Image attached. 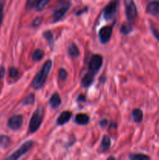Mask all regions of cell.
Masks as SVG:
<instances>
[{"label": "cell", "instance_id": "d6a6232c", "mask_svg": "<svg viewBox=\"0 0 159 160\" xmlns=\"http://www.w3.org/2000/svg\"><path fill=\"white\" fill-rule=\"evenodd\" d=\"M85 100H86V98L84 95H80L79 98H78V101H80V102H84Z\"/></svg>", "mask_w": 159, "mask_h": 160}, {"label": "cell", "instance_id": "277c9868", "mask_svg": "<svg viewBox=\"0 0 159 160\" xmlns=\"http://www.w3.org/2000/svg\"><path fill=\"white\" fill-rule=\"evenodd\" d=\"M118 6V0H112L103 10V16L104 20L108 21L112 20L115 17L117 12V9Z\"/></svg>", "mask_w": 159, "mask_h": 160}, {"label": "cell", "instance_id": "1f68e13d", "mask_svg": "<svg viewBox=\"0 0 159 160\" xmlns=\"http://www.w3.org/2000/svg\"><path fill=\"white\" fill-rule=\"evenodd\" d=\"M107 123H108L107 120H104H104H102L101 122H100V125H101V127L104 128V127H105L106 125H107Z\"/></svg>", "mask_w": 159, "mask_h": 160}, {"label": "cell", "instance_id": "d4e9b609", "mask_svg": "<svg viewBox=\"0 0 159 160\" xmlns=\"http://www.w3.org/2000/svg\"><path fill=\"white\" fill-rule=\"evenodd\" d=\"M58 76H59V81H64L67 78V72L65 71V70H64V69H60L59 71Z\"/></svg>", "mask_w": 159, "mask_h": 160}, {"label": "cell", "instance_id": "e575fe53", "mask_svg": "<svg viewBox=\"0 0 159 160\" xmlns=\"http://www.w3.org/2000/svg\"><path fill=\"white\" fill-rule=\"evenodd\" d=\"M107 160H115V159L113 157V156H110V157L108 158Z\"/></svg>", "mask_w": 159, "mask_h": 160}, {"label": "cell", "instance_id": "5b68a950", "mask_svg": "<svg viewBox=\"0 0 159 160\" xmlns=\"http://www.w3.org/2000/svg\"><path fill=\"white\" fill-rule=\"evenodd\" d=\"M103 63L102 56L100 55H94L90 59V62L88 66V73H91L93 75H96V73L101 69Z\"/></svg>", "mask_w": 159, "mask_h": 160}, {"label": "cell", "instance_id": "7c38bea8", "mask_svg": "<svg viewBox=\"0 0 159 160\" xmlns=\"http://www.w3.org/2000/svg\"><path fill=\"white\" fill-rule=\"evenodd\" d=\"M61 102H62V101H61L60 96H59V95L57 92L53 94L52 96L51 97V98H50L49 100L50 106H51V108H53V109H56V108L59 107V106H60Z\"/></svg>", "mask_w": 159, "mask_h": 160}, {"label": "cell", "instance_id": "603a6c76", "mask_svg": "<svg viewBox=\"0 0 159 160\" xmlns=\"http://www.w3.org/2000/svg\"><path fill=\"white\" fill-rule=\"evenodd\" d=\"M34 102H35V97H34V94H30L27 96L25 97L23 100V104L25 106H27V105H32L34 104Z\"/></svg>", "mask_w": 159, "mask_h": 160}, {"label": "cell", "instance_id": "4fadbf2b", "mask_svg": "<svg viewBox=\"0 0 159 160\" xmlns=\"http://www.w3.org/2000/svg\"><path fill=\"white\" fill-rule=\"evenodd\" d=\"M90 121V118L87 114L80 113L77 114L75 117V122L80 125H86Z\"/></svg>", "mask_w": 159, "mask_h": 160}, {"label": "cell", "instance_id": "9c48e42d", "mask_svg": "<svg viewBox=\"0 0 159 160\" xmlns=\"http://www.w3.org/2000/svg\"><path fill=\"white\" fill-rule=\"evenodd\" d=\"M8 127L12 131H17L21 128L23 124V117L21 115H14L8 120Z\"/></svg>", "mask_w": 159, "mask_h": 160}, {"label": "cell", "instance_id": "7402d4cb", "mask_svg": "<svg viewBox=\"0 0 159 160\" xmlns=\"http://www.w3.org/2000/svg\"><path fill=\"white\" fill-rule=\"evenodd\" d=\"M50 1H51V0H37L35 6L37 11L40 12V11L43 10V9H45V6H47V4H48Z\"/></svg>", "mask_w": 159, "mask_h": 160}, {"label": "cell", "instance_id": "ffe728a7", "mask_svg": "<svg viewBox=\"0 0 159 160\" xmlns=\"http://www.w3.org/2000/svg\"><path fill=\"white\" fill-rule=\"evenodd\" d=\"M132 30V28L130 23H124L123 25H122L121 28H120V32H121L122 34H125V35H127V34H129V33H131Z\"/></svg>", "mask_w": 159, "mask_h": 160}, {"label": "cell", "instance_id": "7a4b0ae2", "mask_svg": "<svg viewBox=\"0 0 159 160\" xmlns=\"http://www.w3.org/2000/svg\"><path fill=\"white\" fill-rule=\"evenodd\" d=\"M44 119V108L39 106L34 111L29 123V132L31 134L36 132L41 125Z\"/></svg>", "mask_w": 159, "mask_h": 160}, {"label": "cell", "instance_id": "5bb4252c", "mask_svg": "<svg viewBox=\"0 0 159 160\" xmlns=\"http://www.w3.org/2000/svg\"><path fill=\"white\" fill-rule=\"evenodd\" d=\"M94 79V75L87 72V73H86L82 80V85L85 88L89 87L93 83Z\"/></svg>", "mask_w": 159, "mask_h": 160}, {"label": "cell", "instance_id": "e0dca14e", "mask_svg": "<svg viewBox=\"0 0 159 160\" xmlns=\"http://www.w3.org/2000/svg\"><path fill=\"white\" fill-rule=\"evenodd\" d=\"M68 53L73 57H77L80 55L79 49L74 43L70 44V46L68 47Z\"/></svg>", "mask_w": 159, "mask_h": 160}, {"label": "cell", "instance_id": "44dd1931", "mask_svg": "<svg viewBox=\"0 0 159 160\" xmlns=\"http://www.w3.org/2000/svg\"><path fill=\"white\" fill-rule=\"evenodd\" d=\"M43 57H44V52H43V50L40 49V48H38V49H36L32 54L33 60L36 61V62H38V61H40Z\"/></svg>", "mask_w": 159, "mask_h": 160}, {"label": "cell", "instance_id": "f546056e", "mask_svg": "<svg viewBox=\"0 0 159 160\" xmlns=\"http://www.w3.org/2000/svg\"><path fill=\"white\" fill-rule=\"evenodd\" d=\"M41 20H42L41 17H37V18H36L35 20H34V22H33V24H32L33 27H37V26H38V25L41 23Z\"/></svg>", "mask_w": 159, "mask_h": 160}, {"label": "cell", "instance_id": "30bf717a", "mask_svg": "<svg viewBox=\"0 0 159 160\" xmlns=\"http://www.w3.org/2000/svg\"><path fill=\"white\" fill-rule=\"evenodd\" d=\"M147 12L154 17H159V1H151L147 6Z\"/></svg>", "mask_w": 159, "mask_h": 160}, {"label": "cell", "instance_id": "8d00e7d4", "mask_svg": "<svg viewBox=\"0 0 159 160\" xmlns=\"http://www.w3.org/2000/svg\"><path fill=\"white\" fill-rule=\"evenodd\" d=\"M37 160H39V159H37Z\"/></svg>", "mask_w": 159, "mask_h": 160}, {"label": "cell", "instance_id": "8fae6325", "mask_svg": "<svg viewBox=\"0 0 159 160\" xmlns=\"http://www.w3.org/2000/svg\"><path fill=\"white\" fill-rule=\"evenodd\" d=\"M72 117V112L70 111H63L62 113L59 115V118L57 119L58 125H64L67 122L70 121Z\"/></svg>", "mask_w": 159, "mask_h": 160}, {"label": "cell", "instance_id": "9a60e30c", "mask_svg": "<svg viewBox=\"0 0 159 160\" xmlns=\"http://www.w3.org/2000/svg\"><path fill=\"white\" fill-rule=\"evenodd\" d=\"M129 160H150V157L140 153H132L129 155Z\"/></svg>", "mask_w": 159, "mask_h": 160}, {"label": "cell", "instance_id": "83f0119b", "mask_svg": "<svg viewBox=\"0 0 159 160\" xmlns=\"http://www.w3.org/2000/svg\"><path fill=\"white\" fill-rule=\"evenodd\" d=\"M151 32H152L153 35L155 37V38L157 39V41L159 42V31L156 28L155 26H154L153 24H151Z\"/></svg>", "mask_w": 159, "mask_h": 160}, {"label": "cell", "instance_id": "ac0fdd59", "mask_svg": "<svg viewBox=\"0 0 159 160\" xmlns=\"http://www.w3.org/2000/svg\"><path fill=\"white\" fill-rule=\"evenodd\" d=\"M10 138L8 136L2 135L0 138V147L2 148H7L10 145Z\"/></svg>", "mask_w": 159, "mask_h": 160}, {"label": "cell", "instance_id": "d6986e66", "mask_svg": "<svg viewBox=\"0 0 159 160\" xmlns=\"http://www.w3.org/2000/svg\"><path fill=\"white\" fill-rule=\"evenodd\" d=\"M111 145V140L108 136H104L103 138L102 141H101V148L103 151H107L108 150V148H110Z\"/></svg>", "mask_w": 159, "mask_h": 160}, {"label": "cell", "instance_id": "836d02e7", "mask_svg": "<svg viewBox=\"0 0 159 160\" xmlns=\"http://www.w3.org/2000/svg\"><path fill=\"white\" fill-rule=\"evenodd\" d=\"M87 8H84V9H82V10H79V12H76V15H80V14L82 13V12H86V11H87Z\"/></svg>", "mask_w": 159, "mask_h": 160}, {"label": "cell", "instance_id": "484cf974", "mask_svg": "<svg viewBox=\"0 0 159 160\" xmlns=\"http://www.w3.org/2000/svg\"><path fill=\"white\" fill-rule=\"evenodd\" d=\"M19 71L17 68L15 67H12V68L9 69V75L11 78H16L18 76Z\"/></svg>", "mask_w": 159, "mask_h": 160}, {"label": "cell", "instance_id": "f1b7e54d", "mask_svg": "<svg viewBox=\"0 0 159 160\" xmlns=\"http://www.w3.org/2000/svg\"><path fill=\"white\" fill-rule=\"evenodd\" d=\"M37 0H26V7L27 9H32L34 6H36V3H37Z\"/></svg>", "mask_w": 159, "mask_h": 160}, {"label": "cell", "instance_id": "cb8c5ba5", "mask_svg": "<svg viewBox=\"0 0 159 160\" xmlns=\"http://www.w3.org/2000/svg\"><path fill=\"white\" fill-rule=\"evenodd\" d=\"M43 36L44 38L47 40L48 43L51 46V45H53V43H54V38H53V35L52 34H51V31H45V32H44Z\"/></svg>", "mask_w": 159, "mask_h": 160}, {"label": "cell", "instance_id": "3957f363", "mask_svg": "<svg viewBox=\"0 0 159 160\" xmlns=\"http://www.w3.org/2000/svg\"><path fill=\"white\" fill-rule=\"evenodd\" d=\"M33 145H34L33 141H27L25 143H23L18 149L16 150L14 152H12V154L9 155L6 158H5L3 160H18L21 156L26 154L32 148Z\"/></svg>", "mask_w": 159, "mask_h": 160}, {"label": "cell", "instance_id": "2e32d148", "mask_svg": "<svg viewBox=\"0 0 159 160\" xmlns=\"http://www.w3.org/2000/svg\"><path fill=\"white\" fill-rule=\"evenodd\" d=\"M132 116L134 122H136V123H140L143 120V112L139 109H134Z\"/></svg>", "mask_w": 159, "mask_h": 160}, {"label": "cell", "instance_id": "52a82bcc", "mask_svg": "<svg viewBox=\"0 0 159 160\" xmlns=\"http://www.w3.org/2000/svg\"><path fill=\"white\" fill-rule=\"evenodd\" d=\"M125 7H126V14L128 20H132L137 16V8L133 0H125Z\"/></svg>", "mask_w": 159, "mask_h": 160}, {"label": "cell", "instance_id": "d590c367", "mask_svg": "<svg viewBox=\"0 0 159 160\" xmlns=\"http://www.w3.org/2000/svg\"><path fill=\"white\" fill-rule=\"evenodd\" d=\"M65 0H59V2H64Z\"/></svg>", "mask_w": 159, "mask_h": 160}, {"label": "cell", "instance_id": "8992f818", "mask_svg": "<svg viewBox=\"0 0 159 160\" xmlns=\"http://www.w3.org/2000/svg\"><path fill=\"white\" fill-rule=\"evenodd\" d=\"M71 2H64L59 6H58L53 12V20L54 22L59 21L63 18L64 16L65 15L69 9L71 7Z\"/></svg>", "mask_w": 159, "mask_h": 160}, {"label": "cell", "instance_id": "4dcf8cb0", "mask_svg": "<svg viewBox=\"0 0 159 160\" xmlns=\"http://www.w3.org/2000/svg\"><path fill=\"white\" fill-rule=\"evenodd\" d=\"M5 68L3 67H2L0 68V79H2L4 78V75H5Z\"/></svg>", "mask_w": 159, "mask_h": 160}, {"label": "cell", "instance_id": "4316f807", "mask_svg": "<svg viewBox=\"0 0 159 160\" xmlns=\"http://www.w3.org/2000/svg\"><path fill=\"white\" fill-rule=\"evenodd\" d=\"M5 6V1L4 0H1L0 1V28H1L2 22L3 19V10H4Z\"/></svg>", "mask_w": 159, "mask_h": 160}, {"label": "cell", "instance_id": "6da1fadb", "mask_svg": "<svg viewBox=\"0 0 159 160\" xmlns=\"http://www.w3.org/2000/svg\"><path fill=\"white\" fill-rule=\"evenodd\" d=\"M51 66H52V62L50 59L47 60L44 63L40 71L38 72V73L36 75L35 78L33 80L32 84H31L33 88L35 89V90H38L41 88H42V86L45 84V81H46L50 71H51Z\"/></svg>", "mask_w": 159, "mask_h": 160}, {"label": "cell", "instance_id": "ba28073f", "mask_svg": "<svg viewBox=\"0 0 159 160\" xmlns=\"http://www.w3.org/2000/svg\"><path fill=\"white\" fill-rule=\"evenodd\" d=\"M112 34V28L111 26H105L101 28L99 31V36L100 42L102 44H106L110 41L111 37Z\"/></svg>", "mask_w": 159, "mask_h": 160}]
</instances>
